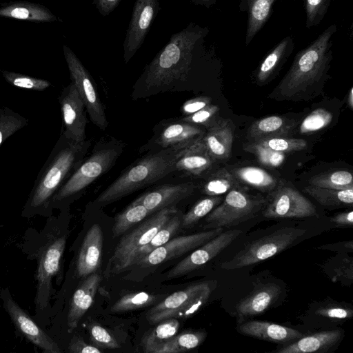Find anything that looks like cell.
Wrapping results in <instances>:
<instances>
[{
    "instance_id": "cell-48",
    "label": "cell",
    "mask_w": 353,
    "mask_h": 353,
    "mask_svg": "<svg viewBox=\"0 0 353 353\" xmlns=\"http://www.w3.org/2000/svg\"><path fill=\"white\" fill-rule=\"evenodd\" d=\"M88 332L93 345L98 348L118 349L120 345L115 338L101 325L92 323L88 325Z\"/></svg>"
},
{
    "instance_id": "cell-28",
    "label": "cell",
    "mask_w": 353,
    "mask_h": 353,
    "mask_svg": "<svg viewBox=\"0 0 353 353\" xmlns=\"http://www.w3.org/2000/svg\"><path fill=\"white\" fill-rule=\"evenodd\" d=\"M294 48V41L292 36H287L280 41L259 66L256 73L257 82L265 83L273 77L293 52Z\"/></svg>"
},
{
    "instance_id": "cell-38",
    "label": "cell",
    "mask_w": 353,
    "mask_h": 353,
    "mask_svg": "<svg viewBox=\"0 0 353 353\" xmlns=\"http://www.w3.org/2000/svg\"><path fill=\"white\" fill-rule=\"evenodd\" d=\"M309 183L324 188L343 190L353 188V177L350 172L338 170L314 175L310 179Z\"/></svg>"
},
{
    "instance_id": "cell-25",
    "label": "cell",
    "mask_w": 353,
    "mask_h": 353,
    "mask_svg": "<svg viewBox=\"0 0 353 353\" xmlns=\"http://www.w3.org/2000/svg\"><path fill=\"white\" fill-rule=\"evenodd\" d=\"M214 161L201 138L192 145L177 151L175 169L199 176L209 170Z\"/></svg>"
},
{
    "instance_id": "cell-27",
    "label": "cell",
    "mask_w": 353,
    "mask_h": 353,
    "mask_svg": "<svg viewBox=\"0 0 353 353\" xmlns=\"http://www.w3.org/2000/svg\"><path fill=\"white\" fill-rule=\"evenodd\" d=\"M0 17L37 23L59 21L46 6L26 1L3 3L0 6Z\"/></svg>"
},
{
    "instance_id": "cell-56",
    "label": "cell",
    "mask_w": 353,
    "mask_h": 353,
    "mask_svg": "<svg viewBox=\"0 0 353 353\" xmlns=\"http://www.w3.org/2000/svg\"><path fill=\"white\" fill-rule=\"evenodd\" d=\"M194 4L210 8L216 4L219 0H191Z\"/></svg>"
},
{
    "instance_id": "cell-21",
    "label": "cell",
    "mask_w": 353,
    "mask_h": 353,
    "mask_svg": "<svg viewBox=\"0 0 353 353\" xmlns=\"http://www.w3.org/2000/svg\"><path fill=\"white\" fill-rule=\"evenodd\" d=\"M280 292L279 286L274 283H268L256 288L242 299L235 308L238 323L265 312L278 298Z\"/></svg>"
},
{
    "instance_id": "cell-53",
    "label": "cell",
    "mask_w": 353,
    "mask_h": 353,
    "mask_svg": "<svg viewBox=\"0 0 353 353\" xmlns=\"http://www.w3.org/2000/svg\"><path fill=\"white\" fill-rule=\"evenodd\" d=\"M330 221L336 227H352L353 225V212L349 210L338 213L330 217Z\"/></svg>"
},
{
    "instance_id": "cell-1",
    "label": "cell",
    "mask_w": 353,
    "mask_h": 353,
    "mask_svg": "<svg viewBox=\"0 0 353 353\" xmlns=\"http://www.w3.org/2000/svg\"><path fill=\"white\" fill-rule=\"evenodd\" d=\"M207 26L191 22L173 34L165 47L146 65L141 76L146 88H160L185 81L194 60L210 46Z\"/></svg>"
},
{
    "instance_id": "cell-41",
    "label": "cell",
    "mask_w": 353,
    "mask_h": 353,
    "mask_svg": "<svg viewBox=\"0 0 353 353\" xmlns=\"http://www.w3.org/2000/svg\"><path fill=\"white\" fill-rule=\"evenodd\" d=\"M28 120L12 109L0 105V146L11 135L28 124Z\"/></svg>"
},
{
    "instance_id": "cell-50",
    "label": "cell",
    "mask_w": 353,
    "mask_h": 353,
    "mask_svg": "<svg viewBox=\"0 0 353 353\" xmlns=\"http://www.w3.org/2000/svg\"><path fill=\"white\" fill-rule=\"evenodd\" d=\"M212 99L202 96L186 101L182 105L181 111L183 116L193 114L205 106L211 104Z\"/></svg>"
},
{
    "instance_id": "cell-11",
    "label": "cell",
    "mask_w": 353,
    "mask_h": 353,
    "mask_svg": "<svg viewBox=\"0 0 353 353\" xmlns=\"http://www.w3.org/2000/svg\"><path fill=\"white\" fill-rule=\"evenodd\" d=\"M263 208V216L269 219L304 218L317 215L315 205L298 190L285 183L268 193Z\"/></svg>"
},
{
    "instance_id": "cell-49",
    "label": "cell",
    "mask_w": 353,
    "mask_h": 353,
    "mask_svg": "<svg viewBox=\"0 0 353 353\" xmlns=\"http://www.w3.org/2000/svg\"><path fill=\"white\" fill-rule=\"evenodd\" d=\"M316 314L330 319L343 320L352 317L353 310L341 304H333L318 308Z\"/></svg>"
},
{
    "instance_id": "cell-32",
    "label": "cell",
    "mask_w": 353,
    "mask_h": 353,
    "mask_svg": "<svg viewBox=\"0 0 353 353\" xmlns=\"http://www.w3.org/2000/svg\"><path fill=\"white\" fill-rule=\"evenodd\" d=\"M232 174L239 183H243L267 193L272 191L279 183L268 172L254 166L235 169Z\"/></svg>"
},
{
    "instance_id": "cell-31",
    "label": "cell",
    "mask_w": 353,
    "mask_h": 353,
    "mask_svg": "<svg viewBox=\"0 0 353 353\" xmlns=\"http://www.w3.org/2000/svg\"><path fill=\"white\" fill-rule=\"evenodd\" d=\"M152 330L145 332L141 345L145 353H160L163 346L175 336L180 326L178 319H167L158 323Z\"/></svg>"
},
{
    "instance_id": "cell-40",
    "label": "cell",
    "mask_w": 353,
    "mask_h": 353,
    "mask_svg": "<svg viewBox=\"0 0 353 353\" xmlns=\"http://www.w3.org/2000/svg\"><path fill=\"white\" fill-rule=\"evenodd\" d=\"M159 296L145 292L127 294L121 297L111 307L112 312H123L141 309L151 305L159 299Z\"/></svg>"
},
{
    "instance_id": "cell-29",
    "label": "cell",
    "mask_w": 353,
    "mask_h": 353,
    "mask_svg": "<svg viewBox=\"0 0 353 353\" xmlns=\"http://www.w3.org/2000/svg\"><path fill=\"white\" fill-rule=\"evenodd\" d=\"M296 121L279 116H270L253 123L248 131V137L252 141L273 137H285L292 134Z\"/></svg>"
},
{
    "instance_id": "cell-12",
    "label": "cell",
    "mask_w": 353,
    "mask_h": 353,
    "mask_svg": "<svg viewBox=\"0 0 353 353\" xmlns=\"http://www.w3.org/2000/svg\"><path fill=\"white\" fill-rule=\"evenodd\" d=\"M223 230V228H214L192 234L173 238L163 245L138 259L132 268L147 269L179 257L203 245L221 233Z\"/></svg>"
},
{
    "instance_id": "cell-30",
    "label": "cell",
    "mask_w": 353,
    "mask_h": 353,
    "mask_svg": "<svg viewBox=\"0 0 353 353\" xmlns=\"http://www.w3.org/2000/svg\"><path fill=\"white\" fill-rule=\"evenodd\" d=\"M276 0H239V10L248 14L245 46H248L269 19Z\"/></svg>"
},
{
    "instance_id": "cell-13",
    "label": "cell",
    "mask_w": 353,
    "mask_h": 353,
    "mask_svg": "<svg viewBox=\"0 0 353 353\" xmlns=\"http://www.w3.org/2000/svg\"><path fill=\"white\" fill-rule=\"evenodd\" d=\"M65 243V237L60 236L46 243L41 250L37 275V310H44L48 305L52 279L59 270Z\"/></svg>"
},
{
    "instance_id": "cell-33",
    "label": "cell",
    "mask_w": 353,
    "mask_h": 353,
    "mask_svg": "<svg viewBox=\"0 0 353 353\" xmlns=\"http://www.w3.org/2000/svg\"><path fill=\"white\" fill-rule=\"evenodd\" d=\"M303 191L324 206H352L353 203V188L334 190L310 185Z\"/></svg>"
},
{
    "instance_id": "cell-9",
    "label": "cell",
    "mask_w": 353,
    "mask_h": 353,
    "mask_svg": "<svg viewBox=\"0 0 353 353\" xmlns=\"http://www.w3.org/2000/svg\"><path fill=\"white\" fill-rule=\"evenodd\" d=\"M211 294L208 282L194 283L176 291L157 303L147 313V320L154 325L167 319H187L195 314Z\"/></svg>"
},
{
    "instance_id": "cell-36",
    "label": "cell",
    "mask_w": 353,
    "mask_h": 353,
    "mask_svg": "<svg viewBox=\"0 0 353 353\" xmlns=\"http://www.w3.org/2000/svg\"><path fill=\"white\" fill-rule=\"evenodd\" d=\"M205 330H187L174 336L161 350L160 353H179L194 349L205 339Z\"/></svg>"
},
{
    "instance_id": "cell-20",
    "label": "cell",
    "mask_w": 353,
    "mask_h": 353,
    "mask_svg": "<svg viewBox=\"0 0 353 353\" xmlns=\"http://www.w3.org/2000/svg\"><path fill=\"white\" fill-rule=\"evenodd\" d=\"M103 244L101 228L95 223L88 230L79 252L77 262L79 276L86 277L97 272L101 264Z\"/></svg>"
},
{
    "instance_id": "cell-35",
    "label": "cell",
    "mask_w": 353,
    "mask_h": 353,
    "mask_svg": "<svg viewBox=\"0 0 353 353\" xmlns=\"http://www.w3.org/2000/svg\"><path fill=\"white\" fill-rule=\"evenodd\" d=\"M241 187L232 173L221 168L212 174L203 183L202 192L208 196H221L230 190Z\"/></svg>"
},
{
    "instance_id": "cell-17",
    "label": "cell",
    "mask_w": 353,
    "mask_h": 353,
    "mask_svg": "<svg viewBox=\"0 0 353 353\" xmlns=\"http://www.w3.org/2000/svg\"><path fill=\"white\" fill-rule=\"evenodd\" d=\"M205 129L181 119L159 123L150 143L157 148L180 150L202 138Z\"/></svg>"
},
{
    "instance_id": "cell-54",
    "label": "cell",
    "mask_w": 353,
    "mask_h": 353,
    "mask_svg": "<svg viewBox=\"0 0 353 353\" xmlns=\"http://www.w3.org/2000/svg\"><path fill=\"white\" fill-rule=\"evenodd\" d=\"M121 0H94V3L99 14L103 17L109 15Z\"/></svg>"
},
{
    "instance_id": "cell-15",
    "label": "cell",
    "mask_w": 353,
    "mask_h": 353,
    "mask_svg": "<svg viewBox=\"0 0 353 353\" xmlns=\"http://www.w3.org/2000/svg\"><path fill=\"white\" fill-rule=\"evenodd\" d=\"M241 230L222 232L203 245L198 247L178 263L166 274L167 279L179 278L205 265L219 254L241 234Z\"/></svg>"
},
{
    "instance_id": "cell-34",
    "label": "cell",
    "mask_w": 353,
    "mask_h": 353,
    "mask_svg": "<svg viewBox=\"0 0 353 353\" xmlns=\"http://www.w3.org/2000/svg\"><path fill=\"white\" fill-rule=\"evenodd\" d=\"M148 215V210L142 203L134 201L115 217L112 227V237L116 238L122 235Z\"/></svg>"
},
{
    "instance_id": "cell-57",
    "label": "cell",
    "mask_w": 353,
    "mask_h": 353,
    "mask_svg": "<svg viewBox=\"0 0 353 353\" xmlns=\"http://www.w3.org/2000/svg\"><path fill=\"white\" fill-rule=\"evenodd\" d=\"M352 90L353 89L351 88L350 90V95H349V99H348V103H349V105L351 107V108L353 107V94H352Z\"/></svg>"
},
{
    "instance_id": "cell-16",
    "label": "cell",
    "mask_w": 353,
    "mask_h": 353,
    "mask_svg": "<svg viewBox=\"0 0 353 353\" xmlns=\"http://www.w3.org/2000/svg\"><path fill=\"white\" fill-rule=\"evenodd\" d=\"M59 101L64 126L62 133L74 143L84 142L87 125L85 107L72 82L63 88Z\"/></svg>"
},
{
    "instance_id": "cell-37",
    "label": "cell",
    "mask_w": 353,
    "mask_h": 353,
    "mask_svg": "<svg viewBox=\"0 0 353 353\" xmlns=\"http://www.w3.org/2000/svg\"><path fill=\"white\" fill-rule=\"evenodd\" d=\"M181 218L178 214V212L172 215L158 230L151 241L139 250L134 264L142 256L148 254L170 241L181 227Z\"/></svg>"
},
{
    "instance_id": "cell-55",
    "label": "cell",
    "mask_w": 353,
    "mask_h": 353,
    "mask_svg": "<svg viewBox=\"0 0 353 353\" xmlns=\"http://www.w3.org/2000/svg\"><path fill=\"white\" fill-rule=\"evenodd\" d=\"M341 243H334V244L323 245L320 246L319 249H326V250H336V248H337V250H339V249L341 248V247H343V248H347V250H350V251H352V249H353L352 241L346 245L340 247Z\"/></svg>"
},
{
    "instance_id": "cell-43",
    "label": "cell",
    "mask_w": 353,
    "mask_h": 353,
    "mask_svg": "<svg viewBox=\"0 0 353 353\" xmlns=\"http://www.w3.org/2000/svg\"><path fill=\"white\" fill-rule=\"evenodd\" d=\"M1 72L7 82L15 87L32 90H43L51 85V83L45 79L7 70H1Z\"/></svg>"
},
{
    "instance_id": "cell-8",
    "label": "cell",
    "mask_w": 353,
    "mask_h": 353,
    "mask_svg": "<svg viewBox=\"0 0 353 353\" xmlns=\"http://www.w3.org/2000/svg\"><path fill=\"white\" fill-rule=\"evenodd\" d=\"M121 145H103L74 171L51 200L63 201L83 190L99 176L110 169L123 151Z\"/></svg>"
},
{
    "instance_id": "cell-51",
    "label": "cell",
    "mask_w": 353,
    "mask_h": 353,
    "mask_svg": "<svg viewBox=\"0 0 353 353\" xmlns=\"http://www.w3.org/2000/svg\"><path fill=\"white\" fill-rule=\"evenodd\" d=\"M71 353H101L103 350L97 347L86 343L79 336H74L68 345Z\"/></svg>"
},
{
    "instance_id": "cell-18",
    "label": "cell",
    "mask_w": 353,
    "mask_h": 353,
    "mask_svg": "<svg viewBox=\"0 0 353 353\" xmlns=\"http://www.w3.org/2000/svg\"><path fill=\"white\" fill-rule=\"evenodd\" d=\"M3 305L16 327L32 343L46 353H60L61 349L29 315L11 298L4 297Z\"/></svg>"
},
{
    "instance_id": "cell-47",
    "label": "cell",
    "mask_w": 353,
    "mask_h": 353,
    "mask_svg": "<svg viewBox=\"0 0 353 353\" xmlns=\"http://www.w3.org/2000/svg\"><path fill=\"white\" fill-rule=\"evenodd\" d=\"M219 112V108L217 105L210 104L193 114L184 116L181 119L207 129L220 119Z\"/></svg>"
},
{
    "instance_id": "cell-39",
    "label": "cell",
    "mask_w": 353,
    "mask_h": 353,
    "mask_svg": "<svg viewBox=\"0 0 353 353\" xmlns=\"http://www.w3.org/2000/svg\"><path fill=\"white\" fill-rule=\"evenodd\" d=\"M223 201L221 196H209L197 201L192 208L181 217V227L190 228L200 219L206 216Z\"/></svg>"
},
{
    "instance_id": "cell-22",
    "label": "cell",
    "mask_w": 353,
    "mask_h": 353,
    "mask_svg": "<svg viewBox=\"0 0 353 353\" xmlns=\"http://www.w3.org/2000/svg\"><path fill=\"white\" fill-rule=\"evenodd\" d=\"M234 139V126L230 119L220 118L205 129L202 141L209 154L215 160L230 157Z\"/></svg>"
},
{
    "instance_id": "cell-24",
    "label": "cell",
    "mask_w": 353,
    "mask_h": 353,
    "mask_svg": "<svg viewBox=\"0 0 353 353\" xmlns=\"http://www.w3.org/2000/svg\"><path fill=\"white\" fill-rule=\"evenodd\" d=\"M236 330L242 334L275 343H285L303 336L296 330L267 321H248L240 323Z\"/></svg>"
},
{
    "instance_id": "cell-10",
    "label": "cell",
    "mask_w": 353,
    "mask_h": 353,
    "mask_svg": "<svg viewBox=\"0 0 353 353\" xmlns=\"http://www.w3.org/2000/svg\"><path fill=\"white\" fill-rule=\"evenodd\" d=\"M63 50L72 82L75 85L91 121L99 129L104 130L108 125V121L91 75L68 46L63 45Z\"/></svg>"
},
{
    "instance_id": "cell-44",
    "label": "cell",
    "mask_w": 353,
    "mask_h": 353,
    "mask_svg": "<svg viewBox=\"0 0 353 353\" xmlns=\"http://www.w3.org/2000/svg\"><path fill=\"white\" fill-rule=\"evenodd\" d=\"M255 142L272 150L283 153L303 150L307 147V142L302 139L273 137Z\"/></svg>"
},
{
    "instance_id": "cell-3",
    "label": "cell",
    "mask_w": 353,
    "mask_h": 353,
    "mask_svg": "<svg viewBox=\"0 0 353 353\" xmlns=\"http://www.w3.org/2000/svg\"><path fill=\"white\" fill-rule=\"evenodd\" d=\"M89 142L74 143L61 132L50 156L38 173L27 206H46L70 176L80 165Z\"/></svg>"
},
{
    "instance_id": "cell-46",
    "label": "cell",
    "mask_w": 353,
    "mask_h": 353,
    "mask_svg": "<svg viewBox=\"0 0 353 353\" xmlns=\"http://www.w3.org/2000/svg\"><path fill=\"white\" fill-rule=\"evenodd\" d=\"M332 119V114L323 108H318L312 112L303 121L300 132L303 134L317 131L325 128Z\"/></svg>"
},
{
    "instance_id": "cell-4",
    "label": "cell",
    "mask_w": 353,
    "mask_h": 353,
    "mask_svg": "<svg viewBox=\"0 0 353 353\" xmlns=\"http://www.w3.org/2000/svg\"><path fill=\"white\" fill-rule=\"evenodd\" d=\"M177 151L165 149L136 161L101 193L95 202L101 205L114 202L176 171Z\"/></svg>"
},
{
    "instance_id": "cell-2",
    "label": "cell",
    "mask_w": 353,
    "mask_h": 353,
    "mask_svg": "<svg viewBox=\"0 0 353 353\" xmlns=\"http://www.w3.org/2000/svg\"><path fill=\"white\" fill-rule=\"evenodd\" d=\"M336 30V24L330 25L296 54L276 89L281 99L298 98L325 80L332 60V39Z\"/></svg>"
},
{
    "instance_id": "cell-45",
    "label": "cell",
    "mask_w": 353,
    "mask_h": 353,
    "mask_svg": "<svg viewBox=\"0 0 353 353\" xmlns=\"http://www.w3.org/2000/svg\"><path fill=\"white\" fill-rule=\"evenodd\" d=\"M332 0H305V27L318 26L325 16Z\"/></svg>"
},
{
    "instance_id": "cell-5",
    "label": "cell",
    "mask_w": 353,
    "mask_h": 353,
    "mask_svg": "<svg viewBox=\"0 0 353 353\" xmlns=\"http://www.w3.org/2000/svg\"><path fill=\"white\" fill-rule=\"evenodd\" d=\"M177 212L174 206L163 208L123 236L109 259L105 276H113L130 270L139 250L148 244L158 230Z\"/></svg>"
},
{
    "instance_id": "cell-26",
    "label": "cell",
    "mask_w": 353,
    "mask_h": 353,
    "mask_svg": "<svg viewBox=\"0 0 353 353\" xmlns=\"http://www.w3.org/2000/svg\"><path fill=\"white\" fill-rule=\"evenodd\" d=\"M343 330H334L301 336L296 341L283 346L277 353H309L327 352L343 338Z\"/></svg>"
},
{
    "instance_id": "cell-19",
    "label": "cell",
    "mask_w": 353,
    "mask_h": 353,
    "mask_svg": "<svg viewBox=\"0 0 353 353\" xmlns=\"http://www.w3.org/2000/svg\"><path fill=\"white\" fill-rule=\"evenodd\" d=\"M195 189L196 185L192 182L163 185L142 194L134 201L142 203L150 215L163 208L174 206L192 195Z\"/></svg>"
},
{
    "instance_id": "cell-23",
    "label": "cell",
    "mask_w": 353,
    "mask_h": 353,
    "mask_svg": "<svg viewBox=\"0 0 353 353\" xmlns=\"http://www.w3.org/2000/svg\"><path fill=\"white\" fill-rule=\"evenodd\" d=\"M101 277L97 272L88 275L74 292L67 317L71 332L93 303Z\"/></svg>"
},
{
    "instance_id": "cell-7",
    "label": "cell",
    "mask_w": 353,
    "mask_h": 353,
    "mask_svg": "<svg viewBox=\"0 0 353 353\" xmlns=\"http://www.w3.org/2000/svg\"><path fill=\"white\" fill-rule=\"evenodd\" d=\"M305 232L292 227L280 228L245 244L231 259L220 266L223 270H233L261 262L289 248Z\"/></svg>"
},
{
    "instance_id": "cell-14",
    "label": "cell",
    "mask_w": 353,
    "mask_h": 353,
    "mask_svg": "<svg viewBox=\"0 0 353 353\" xmlns=\"http://www.w3.org/2000/svg\"><path fill=\"white\" fill-rule=\"evenodd\" d=\"M159 10V0H136L123 44L128 63L142 46Z\"/></svg>"
},
{
    "instance_id": "cell-42",
    "label": "cell",
    "mask_w": 353,
    "mask_h": 353,
    "mask_svg": "<svg viewBox=\"0 0 353 353\" xmlns=\"http://www.w3.org/2000/svg\"><path fill=\"white\" fill-rule=\"evenodd\" d=\"M243 149L254 154L261 164L268 167H279L285 159V153L272 150L255 141L245 144Z\"/></svg>"
},
{
    "instance_id": "cell-52",
    "label": "cell",
    "mask_w": 353,
    "mask_h": 353,
    "mask_svg": "<svg viewBox=\"0 0 353 353\" xmlns=\"http://www.w3.org/2000/svg\"><path fill=\"white\" fill-rule=\"evenodd\" d=\"M352 259H345L344 261L339 267L333 269L334 275L333 281L347 280L350 282L352 281Z\"/></svg>"
},
{
    "instance_id": "cell-6",
    "label": "cell",
    "mask_w": 353,
    "mask_h": 353,
    "mask_svg": "<svg viewBox=\"0 0 353 353\" xmlns=\"http://www.w3.org/2000/svg\"><path fill=\"white\" fill-rule=\"evenodd\" d=\"M266 201V197L250 194L241 187L233 188L206 216L202 228L210 230L237 225L256 216Z\"/></svg>"
}]
</instances>
